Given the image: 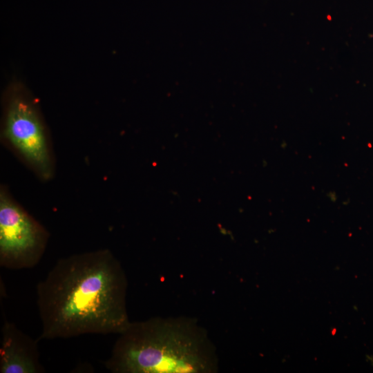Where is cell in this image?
<instances>
[{"mask_svg": "<svg viewBox=\"0 0 373 373\" xmlns=\"http://www.w3.org/2000/svg\"><path fill=\"white\" fill-rule=\"evenodd\" d=\"M2 142L42 182L52 179L55 162L51 142L35 104L22 95L6 106Z\"/></svg>", "mask_w": 373, "mask_h": 373, "instance_id": "obj_3", "label": "cell"}, {"mask_svg": "<svg viewBox=\"0 0 373 373\" xmlns=\"http://www.w3.org/2000/svg\"><path fill=\"white\" fill-rule=\"evenodd\" d=\"M127 280L108 249L58 260L36 287L39 339L120 334L129 325Z\"/></svg>", "mask_w": 373, "mask_h": 373, "instance_id": "obj_1", "label": "cell"}, {"mask_svg": "<svg viewBox=\"0 0 373 373\" xmlns=\"http://www.w3.org/2000/svg\"><path fill=\"white\" fill-rule=\"evenodd\" d=\"M36 341L21 331L14 323L4 320L0 346L1 373H41Z\"/></svg>", "mask_w": 373, "mask_h": 373, "instance_id": "obj_5", "label": "cell"}, {"mask_svg": "<svg viewBox=\"0 0 373 373\" xmlns=\"http://www.w3.org/2000/svg\"><path fill=\"white\" fill-rule=\"evenodd\" d=\"M49 239L46 229L10 193L0 187V265L10 269H28L41 259Z\"/></svg>", "mask_w": 373, "mask_h": 373, "instance_id": "obj_4", "label": "cell"}, {"mask_svg": "<svg viewBox=\"0 0 373 373\" xmlns=\"http://www.w3.org/2000/svg\"><path fill=\"white\" fill-rule=\"evenodd\" d=\"M218 365L213 345L196 321L160 317L131 322L105 362L113 373H213Z\"/></svg>", "mask_w": 373, "mask_h": 373, "instance_id": "obj_2", "label": "cell"}]
</instances>
